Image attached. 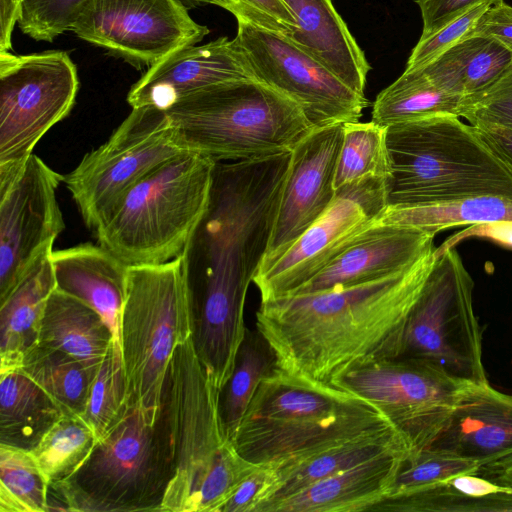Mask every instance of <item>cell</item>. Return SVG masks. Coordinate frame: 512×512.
<instances>
[{
    "instance_id": "cell-8",
    "label": "cell",
    "mask_w": 512,
    "mask_h": 512,
    "mask_svg": "<svg viewBox=\"0 0 512 512\" xmlns=\"http://www.w3.org/2000/svg\"><path fill=\"white\" fill-rule=\"evenodd\" d=\"M167 483L161 422L152 424L138 404L129 402L83 466L50 490L64 511L161 512Z\"/></svg>"
},
{
    "instance_id": "cell-22",
    "label": "cell",
    "mask_w": 512,
    "mask_h": 512,
    "mask_svg": "<svg viewBox=\"0 0 512 512\" xmlns=\"http://www.w3.org/2000/svg\"><path fill=\"white\" fill-rule=\"evenodd\" d=\"M56 288L95 310L120 344L129 266L98 243L52 250ZM121 345V344H120Z\"/></svg>"
},
{
    "instance_id": "cell-24",
    "label": "cell",
    "mask_w": 512,
    "mask_h": 512,
    "mask_svg": "<svg viewBox=\"0 0 512 512\" xmlns=\"http://www.w3.org/2000/svg\"><path fill=\"white\" fill-rule=\"evenodd\" d=\"M297 28L287 37L332 70L348 86L365 94L371 67L332 0H283Z\"/></svg>"
},
{
    "instance_id": "cell-46",
    "label": "cell",
    "mask_w": 512,
    "mask_h": 512,
    "mask_svg": "<svg viewBox=\"0 0 512 512\" xmlns=\"http://www.w3.org/2000/svg\"><path fill=\"white\" fill-rule=\"evenodd\" d=\"M486 1L501 0H416L422 17V34L425 39L456 20L475 6Z\"/></svg>"
},
{
    "instance_id": "cell-7",
    "label": "cell",
    "mask_w": 512,
    "mask_h": 512,
    "mask_svg": "<svg viewBox=\"0 0 512 512\" xmlns=\"http://www.w3.org/2000/svg\"><path fill=\"white\" fill-rule=\"evenodd\" d=\"M195 313L183 255L161 264L129 266L120 344L130 403L160 422L169 367L193 337Z\"/></svg>"
},
{
    "instance_id": "cell-5",
    "label": "cell",
    "mask_w": 512,
    "mask_h": 512,
    "mask_svg": "<svg viewBox=\"0 0 512 512\" xmlns=\"http://www.w3.org/2000/svg\"><path fill=\"white\" fill-rule=\"evenodd\" d=\"M165 111L185 146L216 162L291 152L315 129L294 101L257 78L206 87Z\"/></svg>"
},
{
    "instance_id": "cell-48",
    "label": "cell",
    "mask_w": 512,
    "mask_h": 512,
    "mask_svg": "<svg viewBox=\"0 0 512 512\" xmlns=\"http://www.w3.org/2000/svg\"><path fill=\"white\" fill-rule=\"evenodd\" d=\"M471 236L488 238L498 244L512 247V221L471 225L448 239L440 248L453 247L462 239Z\"/></svg>"
},
{
    "instance_id": "cell-32",
    "label": "cell",
    "mask_w": 512,
    "mask_h": 512,
    "mask_svg": "<svg viewBox=\"0 0 512 512\" xmlns=\"http://www.w3.org/2000/svg\"><path fill=\"white\" fill-rule=\"evenodd\" d=\"M18 370L40 386L64 415L76 417L85 410L97 372L61 351L38 343L24 354Z\"/></svg>"
},
{
    "instance_id": "cell-16",
    "label": "cell",
    "mask_w": 512,
    "mask_h": 512,
    "mask_svg": "<svg viewBox=\"0 0 512 512\" xmlns=\"http://www.w3.org/2000/svg\"><path fill=\"white\" fill-rule=\"evenodd\" d=\"M71 31L137 69L209 34L178 0H86Z\"/></svg>"
},
{
    "instance_id": "cell-37",
    "label": "cell",
    "mask_w": 512,
    "mask_h": 512,
    "mask_svg": "<svg viewBox=\"0 0 512 512\" xmlns=\"http://www.w3.org/2000/svg\"><path fill=\"white\" fill-rule=\"evenodd\" d=\"M49 495L30 451L0 443V512H47Z\"/></svg>"
},
{
    "instance_id": "cell-25",
    "label": "cell",
    "mask_w": 512,
    "mask_h": 512,
    "mask_svg": "<svg viewBox=\"0 0 512 512\" xmlns=\"http://www.w3.org/2000/svg\"><path fill=\"white\" fill-rule=\"evenodd\" d=\"M52 250L42 251L0 300V372L18 369L24 354L38 343L46 303L56 288Z\"/></svg>"
},
{
    "instance_id": "cell-40",
    "label": "cell",
    "mask_w": 512,
    "mask_h": 512,
    "mask_svg": "<svg viewBox=\"0 0 512 512\" xmlns=\"http://www.w3.org/2000/svg\"><path fill=\"white\" fill-rule=\"evenodd\" d=\"M256 466L245 460L228 440L194 495L188 512H221L240 482Z\"/></svg>"
},
{
    "instance_id": "cell-26",
    "label": "cell",
    "mask_w": 512,
    "mask_h": 512,
    "mask_svg": "<svg viewBox=\"0 0 512 512\" xmlns=\"http://www.w3.org/2000/svg\"><path fill=\"white\" fill-rule=\"evenodd\" d=\"M113 342L109 327L95 310L58 288L53 290L46 303L38 344L97 371Z\"/></svg>"
},
{
    "instance_id": "cell-18",
    "label": "cell",
    "mask_w": 512,
    "mask_h": 512,
    "mask_svg": "<svg viewBox=\"0 0 512 512\" xmlns=\"http://www.w3.org/2000/svg\"><path fill=\"white\" fill-rule=\"evenodd\" d=\"M343 127L344 124H335L315 128L291 151L270 242L260 267L278 259L334 201Z\"/></svg>"
},
{
    "instance_id": "cell-29",
    "label": "cell",
    "mask_w": 512,
    "mask_h": 512,
    "mask_svg": "<svg viewBox=\"0 0 512 512\" xmlns=\"http://www.w3.org/2000/svg\"><path fill=\"white\" fill-rule=\"evenodd\" d=\"M371 511L512 512V488L480 473L464 474L421 491L389 496Z\"/></svg>"
},
{
    "instance_id": "cell-50",
    "label": "cell",
    "mask_w": 512,
    "mask_h": 512,
    "mask_svg": "<svg viewBox=\"0 0 512 512\" xmlns=\"http://www.w3.org/2000/svg\"><path fill=\"white\" fill-rule=\"evenodd\" d=\"M24 0H0V51H10L11 37Z\"/></svg>"
},
{
    "instance_id": "cell-6",
    "label": "cell",
    "mask_w": 512,
    "mask_h": 512,
    "mask_svg": "<svg viewBox=\"0 0 512 512\" xmlns=\"http://www.w3.org/2000/svg\"><path fill=\"white\" fill-rule=\"evenodd\" d=\"M215 165L193 151L159 165L95 228L98 243L130 266L180 256L207 209Z\"/></svg>"
},
{
    "instance_id": "cell-39",
    "label": "cell",
    "mask_w": 512,
    "mask_h": 512,
    "mask_svg": "<svg viewBox=\"0 0 512 512\" xmlns=\"http://www.w3.org/2000/svg\"><path fill=\"white\" fill-rule=\"evenodd\" d=\"M481 468L476 461L429 446L402 460L389 496L421 491L464 474H478Z\"/></svg>"
},
{
    "instance_id": "cell-20",
    "label": "cell",
    "mask_w": 512,
    "mask_h": 512,
    "mask_svg": "<svg viewBox=\"0 0 512 512\" xmlns=\"http://www.w3.org/2000/svg\"><path fill=\"white\" fill-rule=\"evenodd\" d=\"M434 237L416 227L377 220L292 295L350 287L398 274L436 249Z\"/></svg>"
},
{
    "instance_id": "cell-15",
    "label": "cell",
    "mask_w": 512,
    "mask_h": 512,
    "mask_svg": "<svg viewBox=\"0 0 512 512\" xmlns=\"http://www.w3.org/2000/svg\"><path fill=\"white\" fill-rule=\"evenodd\" d=\"M389 180L368 177L337 189L336 197L278 259L259 267L261 300L292 295L373 225L388 206Z\"/></svg>"
},
{
    "instance_id": "cell-42",
    "label": "cell",
    "mask_w": 512,
    "mask_h": 512,
    "mask_svg": "<svg viewBox=\"0 0 512 512\" xmlns=\"http://www.w3.org/2000/svg\"><path fill=\"white\" fill-rule=\"evenodd\" d=\"M494 3L493 1L481 3L429 37L419 39L409 56L405 70L426 65L451 46L466 38L477 19Z\"/></svg>"
},
{
    "instance_id": "cell-35",
    "label": "cell",
    "mask_w": 512,
    "mask_h": 512,
    "mask_svg": "<svg viewBox=\"0 0 512 512\" xmlns=\"http://www.w3.org/2000/svg\"><path fill=\"white\" fill-rule=\"evenodd\" d=\"M97 441L80 417L63 415L29 451L51 487L72 477L89 458Z\"/></svg>"
},
{
    "instance_id": "cell-49",
    "label": "cell",
    "mask_w": 512,
    "mask_h": 512,
    "mask_svg": "<svg viewBox=\"0 0 512 512\" xmlns=\"http://www.w3.org/2000/svg\"><path fill=\"white\" fill-rule=\"evenodd\" d=\"M472 125L480 138L512 169V130L487 123Z\"/></svg>"
},
{
    "instance_id": "cell-21",
    "label": "cell",
    "mask_w": 512,
    "mask_h": 512,
    "mask_svg": "<svg viewBox=\"0 0 512 512\" xmlns=\"http://www.w3.org/2000/svg\"><path fill=\"white\" fill-rule=\"evenodd\" d=\"M483 466L512 457V395L469 382L448 423L430 445Z\"/></svg>"
},
{
    "instance_id": "cell-34",
    "label": "cell",
    "mask_w": 512,
    "mask_h": 512,
    "mask_svg": "<svg viewBox=\"0 0 512 512\" xmlns=\"http://www.w3.org/2000/svg\"><path fill=\"white\" fill-rule=\"evenodd\" d=\"M277 356L263 334L247 328L231 377L220 393V412L231 440L261 380L278 369Z\"/></svg>"
},
{
    "instance_id": "cell-9",
    "label": "cell",
    "mask_w": 512,
    "mask_h": 512,
    "mask_svg": "<svg viewBox=\"0 0 512 512\" xmlns=\"http://www.w3.org/2000/svg\"><path fill=\"white\" fill-rule=\"evenodd\" d=\"M220 393L190 338L175 351L167 377L161 426L167 446L168 483L161 512H188L229 440L220 412Z\"/></svg>"
},
{
    "instance_id": "cell-28",
    "label": "cell",
    "mask_w": 512,
    "mask_h": 512,
    "mask_svg": "<svg viewBox=\"0 0 512 512\" xmlns=\"http://www.w3.org/2000/svg\"><path fill=\"white\" fill-rule=\"evenodd\" d=\"M409 447L395 429L363 436L326 449L299 461L275 467L276 480L257 512H267L275 503L311 484L391 451Z\"/></svg>"
},
{
    "instance_id": "cell-44",
    "label": "cell",
    "mask_w": 512,
    "mask_h": 512,
    "mask_svg": "<svg viewBox=\"0 0 512 512\" xmlns=\"http://www.w3.org/2000/svg\"><path fill=\"white\" fill-rule=\"evenodd\" d=\"M235 18L268 27L286 36L296 30V19L283 0H232Z\"/></svg>"
},
{
    "instance_id": "cell-52",
    "label": "cell",
    "mask_w": 512,
    "mask_h": 512,
    "mask_svg": "<svg viewBox=\"0 0 512 512\" xmlns=\"http://www.w3.org/2000/svg\"><path fill=\"white\" fill-rule=\"evenodd\" d=\"M187 10L193 9L203 5H216L223 9L232 12L234 3L232 0H178Z\"/></svg>"
},
{
    "instance_id": "cell-27",
    "label": "cell",
    "mask_w": 512,
    "mask_h": 512,
    "mask_svg": "<svg viewBox=\"0 0 512 512\" xmlns=\"http://www.w3.org/2000/svg\"><path fill=\"white\" fill-rule=\"evenodd\" d=\"M415 69L445 91L472 99L512 70V52L491 37L471 36Z\"/></svg>"
},
{
    "instance_id": "cell-11",
    "label": "cell",
    "mask_w": 512,
    "mask_h": 512,
    "mask_svg": "<svg viewBox=\"0 0 512 512\" xmlns=\"http://www.w3.org/2000/svg\"><path fill=\"white\" fill-rule=\"evenodd\" d=\"M188 151L165 110L134 107L106 142L64 176V183L84 223L94 231L136 183Z\"/></svg>"
},
{
    "instance_id": "cell-3",
    "label": "cell",
    "mask_w": 512,
    "mask_h": 512,
    "mask_svg": "<svg viewBox=\"0 0 512 512\" xmlns=\"http://www.w3.org/2000/svg\"><path fill=\"white\" fill-rule=\"evenodd\" d=\"M392 428L365 398L278 368L259 383L230 441L245 460L277 467Z\"/></svg>"
},
{
    "instance_id": "cell-17",
    "label": "cell",
    "mask_w": 512,
    "mask_h": 512,
    "mask_svg": "<svg viewBox=\"0 0 512 512\" xmlns=\"http://www.w3.org/2000/svg\"><path fill=\"white\" fill-rule=\"evenodd\" d=\"M61 182L64 176L35 154L19 170L0 173V300L65 229Z\"/></svg>"
},
{
    "instance_id": "cell-45",
    "label": "cell",
    "mask_w": 512,
    "mask_h": 512,
    "mask_svg": "<svg viewBox=\"0 0 512 512\" xmlns=\"http://www.w3.org/2000/svg\"><path fill=\"white\" fill-rule=\"evenodd\" d=\"M276 480L271 465H257L237 486L221 512H257L267 499Z\"/></svg>"
},
{
    "instance_id": "cell-38",
    "label": "cell",
    "mask_w": 512,
    "mask_h": 512,
    "mask_svg": "<svg viewBox=\"0 0 512 512\" xmlns=\"http://www.w3.org/2000/svg\"><path fill=\"white\" fill-rule=\"evenodd\" d=\"M128 403L121 345L113 342L94 376L85 410L80 418L99 440L120 418Z\"/></svg>"
},
{
    "instance_id": "cell-19",
    "label": "cell",
    "mask_w": 512,
    "mask_h": 512,
    "mask_svg": "<svg viewBox=\"0 0 512 512\" xmlns=\"http://www.w3.org/2000/svg\"><path fill=\"white\" fill-rule=\"evenodd\" d=\"M250 78L256 76L239 42L223 36L203 45L180 48L149 67L131 86L127 102L132 108L167 110L206 87Z\"/></svg>"
},
{
    "instance_id": "cell-2",
    "label": "cell",
    "mask_w": 512,
    "mask_h": 512,
    "mask_svg": "<svg viewBox=\"0 0 512 512\" xmlns=\"http://www.w3.org/2000/svg\"><path fill=\"white\" fill-rule=\"evenodd\" d=\"M434 257L435 250L398 274L368 283L261 300L256 329L281 370L323 383L397 357Z\"/></svg>"
},
{
    "instance_id": "cell-4",
    "label": "cell",
    "mask_w": 512,
    "mask_h": 512,
    "mask_svg": "<svg viewBox=\"0 0 512 512\" xmlns=\"http://www.w3.org/2000/svg\"><path fill=\"white\" fill-rule=\"evenodd\" d=\"M388 206L413 207L477 196L512 199V169L454 115L386 127Z\"/></svg>"
},
{
    "instance_id": "cell-12",
    "label": "cell",
    "mask_w": 512,
    "mask_h": 512,
    "mask_svg": "<svg viewBox=\"0 0 512 512\" xmlns=\"http://www.w3.org/2000/svg\"><path fill=\"white\" fill-rule=\"evenodd\" d=\"M78 89L66 51H0V171L26 163L39 140L71 112Z\"/></svg>"
},
{
    "instance_id": "cell-47",
    "label": "cell",
    "mask_w": 512,
    "mask_h": 512,
    "mask_svg": "<svg viewBox=\"0 0 512 512\" xmlns=\"http://www.w3.org/2000/svg\"><path fill=\"white\" fill-rule=\"evenodd\" d=\"M471 36L491 37L512 52V6L503 0L492 4L475 22Z\"/></svg>"
},
{
    "instance_id": "cell-23",
    "label": "cell",
    "mask_w": 512,
    "mask_h": 512,
    "mask_svg": "<svg viewBox=\"0 0 512 512\" xmlns=\"http://www.w3.org/2000/svg\"><path fill=\"white\" fill-rule=\"evenodd\" d=\"M407 450L360 463L287 497L267 512H364L388 497Z\"/></svg>"
},
{
    "instance_id": "cell-41",
    "label": "cell",
    "mask_w": 512,
    "mask_h": 512,
    "mask_svg": "<svg viewBox=\"0 0 512 512\" xmlns=\"http://www.w3.org/2000/svg\"><path fill=\"white\" fill-rule=\"evenodd\" d=\"M86 0H24L18 20L23 34L52 42L71 27Z\"/></svg>"
},
{
    "instance_id": "cell-43",
    "label": "cell",
    "mask_w": 512,
    "mask_h": 512,
    "mask_svg": "<svg viewBox=\"0 0 512 512\" xmlns=\"http://www.w3.org/2000/svg\"><path fill=\"white\" fill-rule=\"evenodd\" d=\"M470 124H494L512 130V70L483 94L467 99L463 112Z\"/></svg>"
},
{
    "instance_id": "cell-1",
    "label": "cell",
    "mask_w": 512,
    "mask_h": 512,
    "mask_svg": "<svg viewBox=\"0 0 512 512\" xmlns=\"http://www.w3.org/2000/svg\"><path fill=\"white\" fill-rule=\"evenodd\" d=\"M291 152L216 162L207 209L182 255L196 352L221 391L247 327L246 295L266 255Z\"/></svg>"
},
{
    "instance_id": "cell-10",
    "label": "cell",
    "mask_w": 512,
    "mask_h": 512,
    "mask_svg": "<svg viewBox=\"0 0 512 512\" xmlns=\"http://www.w3.org/2000/svg\"><path fill=\"white\" fill-rule=\"evenodd\" d=\"M473 288L472 276L455 246L436 248L397 357L432 363L464 381L488 382Z\"/></svg>"
},
{
    "instance_id": "cell-31",
    "label": "cell",
    "mask_w": 512,
    "mask_h": 512,
    "mask_svg": "<svg viewBox=\"0 0 512 512\" xmlns=\"http://www.w3.org/2000/svg\"><path fill=\"white\" fill-rule=\"evenodd\" d=\"M466 103V97L438 87L418 69L404 70L377 95L371 121L388 127L438 115L462 117Z\"/></svg>"
},
{
    "instance_id": "cell-36",
    "label": "cell",
    "mask_w": 512,
    "mask_h": 512,
    "mask_svg": "<svg viewBox=\"0 0 512 512\" xmlns=\"http://www.w3.org/2000/svg\"><path fill=\"white\" fill-rule=\"evenodd\" d=\"M390 176L386 127L373 121L344 124L335 171V189L368 177L389 180Z\"/></svg>"
},
{
    "instance_id": "cell-30",
    "label": "cell",
    "mask_w": 512,
    "mask_h": 512,
    "mask_svg": "<svg viewBox=\"0 0 512 512\" xmlns=\"http://www.w3.org/2000/svg\"><path fill=\"white\" fill-rule=\"evenodd\" d=\"M63 412L18 369L0 372V443L30 450Z\"/></svg>"
},
{
    "instance_id": "cell-33",
    "label": "cell",
    "mask_w": 512,
    "mask_h": 512,
    "mask_svg": "<svg viewBox=\"0 0 512 512\" xmlns=\"http://www.w3.org/2000/svg\"><path fill=\"white\" fill-rule=\"evenodd\" d=\"M378 221L412 226L436 235L455 226L512 221V199L477 196L426 206H387Z\"/></svg>"
},
{
    "instance_id": "cell-14",
    "label": "cell",
    "mask_w": 512,
    "mask_h": 512,
    "mask_svg": "<svg viewBox=\"0 0 512 512\" xmlns=\"http://www.w3.org/2000/svg\"><path fill=\"white\" fill-rule=\"evenodd\" d=\"M236 39L257 79L284 94L314 128L359 121L369 105L332 70L280 31L237 18Z\"/></svg>"
},
{
    "instance_id": "cell-51",
    "label": "cell",
    "mask_w": 512,
    "mask_h": 512,
    "mask_svg": "<svg viewBox=\"0 0 512 512\" xmlns=\"http://www.w3.org/2000/svg\"><path fill=\"white\" fill-rule=\"evenodd\" d=\"M481 475L512 488V457L483 466Z\"/></svg>"
},
{
    "instance_id": "cell-13",
    "label": "cell",
    "mask_w": 512,
    "mask_h": 512,
    "mask_svg": "<svg viewBox=\"0 0 512 512\" xmlns=\"http://www.w3.org/2000/svg\"><path fill=\"white\" fill-rule=\"evenodd\" d=\"M468 383L432 363L403 357L370 362L330 382L374 404L403 437L410 453L433 443Z\"/></svg>"
}]
</instances>
